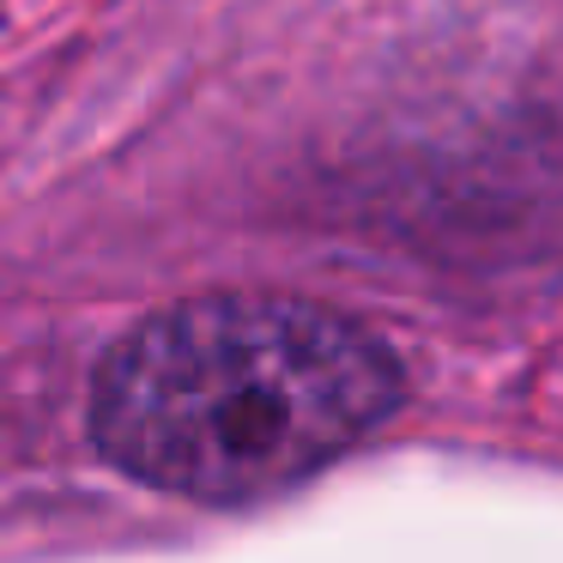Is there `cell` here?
Returning <instances> with one entry per match:
<instances>
[{
    "instance_id": "6da1fadb",
    "label": "cell",
    "mask_w": 563,
    "mask_h": 563,
    "mask_svg": "<svg viewBox=\"0 0 563 563\" xmlns=\"http://www.w3.org/2000/svg\"><path fill=\"white\" fill-rule=\"evenodd\" d=\"M400 400L376 333L297 297H188L110 345L91 437L140 485L243 503L345 454Z\"/></svg>"
}]
</instances>
